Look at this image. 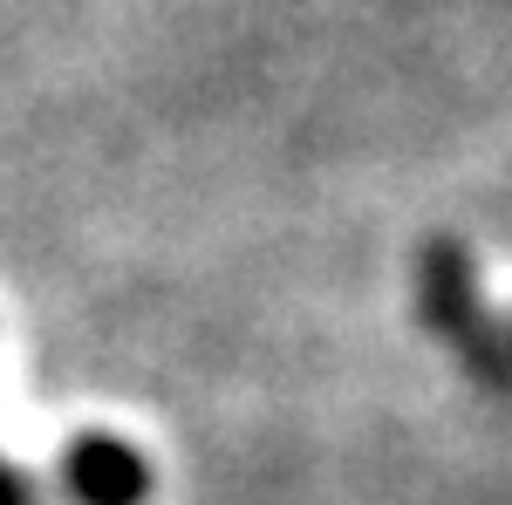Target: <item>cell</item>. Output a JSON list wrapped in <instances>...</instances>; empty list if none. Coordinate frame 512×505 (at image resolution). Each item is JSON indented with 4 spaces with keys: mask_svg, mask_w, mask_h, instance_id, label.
<instances>
[{
    "mask_svg": "<svg viewBox=\"0 0 512 505\" xmlns=\"http://www.w3.org/2000/svg\"><path fill=\"white\" fill-rule=\"evenodd\" d=\"M69 492L82 505H137L151 492V465L123 437H82L69 451Z\"/></svg>",
    "mask_w": 512,
    "mask_h": 505,
    "instance_id": "obj_1",
    "label": "cell"
},
{
    "mask_svg": "<svg viewBox=\"0 0 512 505\" xmlns=\"http://www.w3.org/2000/svg\"><path fill=\"white\" fill-rule=\"evenodd\" d=\"M0 505H28V485H21L7 465H0Z\"/></svg>",
    "mask_w": 512,
    "mask_h": 505,
    "instance_id": "obj_2",
    "label": "cell"
}]
</instances>
